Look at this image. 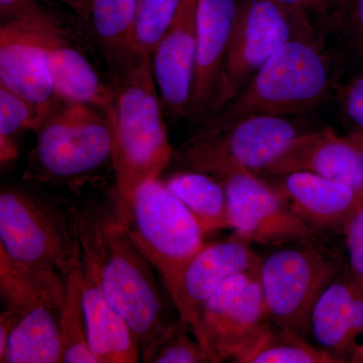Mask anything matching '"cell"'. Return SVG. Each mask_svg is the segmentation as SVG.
<instances>
[{"label": "cell", "instance_id": "7", "mask_svg": "<svg viewBox=\"0 0 363 363\" xmlns=\"http://www.w3.org/2000/svg\"><path fill=\"white\" fill-rule=\"evenodd\" d=\"M345 264L321 238L279 245L260 257V285L272 321L309 338L313 307Z\"/></svg>", "mask_w": 363, "mask_h": 363}, {"label": "cell", "instance_id": "2", "mask_svg": "<svg viewBox=\"0 0 363 363\" xmlns=\"http://www.w3.org/2000/svg\"><path fill=\"white\" fill-rule=\"evenodd\" d=\"M341 72L340 59L325 44L324 35L303 33L283 45L204 126L253 116H302L340 89Z\"/></svg>", "mask_w": 363, "mask_h": 363}, {"label": "cell", "instance_id": "28", "mask_svg": "<svg viewBox=\"0 0 363 363\" xmlns=\"http://www.w3.org/2000/svg\"><path fill=\"white\" fill-rule=\"evenodd\" d=\"M44 117L25 99L0 87V162L2 166L18 157V138L37 131Z\"/></svg>", "mask_w": 363, "mask_h": 363}, {"label": "cell", "instance_id": "9", "mask_svg": "<svg viewBox=\"0 0 363 363\" xmlns=\"http://www.w3.org/2000/svg\"><path fill=\"white\" fill-rule=\"evenodd\" d=\"M311 30H316L305 14L276 0H242L211 116L230 104L283 45Z\"/></svg>", "mask_w": 363, "mask_h": 363}, {"label": "cell", "instance_id": "12", "mask_svg": "<svg viewBox=\"0 0 363 363\" xmlns=\"http://www.w3.org/2000/svg\"><path fill=\"white\" fill-rule=\"evenodd\" d=\"M220 181L228 197L234 238L274 247L322 238L321 233L294 213L266 179L242 172Z\"/></svg>", "mask_w": 363, "mask_h": 363}, {"label": "cell", "instance_id": "13", "mask_svg": "<svg viewBox=\"0 0 363 363\" xmlns=\"http://www.w3.org/2000/svg\"><path fill=\"white\" fill-rule=\"evenodd\" d=\"M259 264L260 257L253 252L252 245L233 235L227 240L205 243L166 291L179 316L187 322L201 344L209 362L213 359L203 333V308L224 281L240 272L257 269Z\"/></svg>", "mask_w": 363, "mask_h": 363}, {"label": "cell", "instance_id": "8", "mask_svg": "<svg viewBox=\"0 0 363 363\" xmlns=\"http://www.w3.org/2000/svg\"><path fill=\"white\" fill-rule=\"evenodd\" d=\"M126 209L133 240L168 290L204 247L206 233L160 178L140 186Z\"/></svg>", "mask_w": 363, "mask_h": 363}, {"label": "cell", "instance_id": "23", "mask_svg": "<svg viewBox=\"0 0 363 363\" xmlns=\"http://www.w3.org/2000/svg\"><path fill=\"white\" fill-rule=\"evenodd\" d=\"M138 0H91L88 25L119 79L138 61L133 33ZM117 80V81H118Z\"/></svg>", "mask_w": 363, "mask_h": 363}, {"label": "cell", "instance_id": "5", "mask_svg": "<svg viewBox=\"0 0 363 363\" xmlns=\"http://www.w3.org/2000/svg\"><path fill=\"white\" fill-rule=\"evenodd\" d=\"M310 128L297 116H253L203 130L174 150L180 169L221 180L235 173L262 174L297 136Z\"/></svg>", "mask_w": 363, "mask_h": 363}, {"label": "cell", "instance_id": "38", "mask_svg": "<svg viewBox=\"0 0 363 363\" xmlns=\"http://www.w3.org/2000/svg\"><path fill=\"white\" fill-rule=\"evenodd\" d=\"M352 363H363V341L360 344L359 348H358L357 353H355L354 357H353Z\"/></svg>", "mask_w": 363, "mask_h": 363}, {"label": "cell", "instance_id": "15", "mask_svg": "<svg viewBox=\"0 0 363 363\" xmlns=\"http://www.w3.org/2000/svg\"><path fill=\"white\" fill-rule=\"evenodd\" d=\"M197 0H184L176 20L150 56L162 106L173 118H189L194 82Z\"/></svg>", "mask_w": 363, "mask_h": 363}, {"label": "cell", "instance_id": "11", "mask_svg": "<svg viewBox=\"0 0 363 363\" xmlns=\"http://www.w3.org/2000/svg\"><path fill=\"white\" fill-rule=\"evenodd\" d=\"M51 14L0 28V87L35 106L44 119L62 104L55 90L51 47L61 30Z\"/></svg>", "mask_w": 363, "mask_h": 363}, {"label": "cell", "instance_id": "6", "mask_svg": "<svg viewBox=\"0 0 363 363\" xmlns=\"http://www.w3.org/2000/svg\"><path fill=\"white\" fill-rule=\"evenodd\" d=\"M0 252L21 266L52 269L65 278L81 267L68 211L23 187L1 189Z\"/></svg>", "mask_w": 363, "mask_h": 363}, {"label": "cell", "instance_id": "22", "mask_svg": "<svg viewBox=\"0 0 363 363\" xmlns=\"http://www.w3.org/2000/svg\"><path fill=\"white\" fill-rule=\"evenodd\" d=\"M66 278L52 269L16 264L0 252V298L4 310L21 317L43 303L63 300Z\"/></svg>", "mask_w": 363, "mask_h": 363}, {"label": "cell", "instance_id": "18", "mask_svg": "<svg viewBox=\"0 0 363 363\" xmlns=\"http://www.w3.org/2000/svg\"><path fill=\"white\" fill-rule=\"evenodd\" d=\"M305 172L363 191V164L357 149L330 128L310 130L297 136L262 178Z\"/></svg>", "mask_w": 363, "mask_h": 363}, {"label": "cell", "instance_id": "33", "mask_svg": "<svg viewBox=\"0 0 363 363\" xmlns=\"http://www.w3.org/2000/svg\"><path fill=\"white\" fill-rule=\"evenodd\" d=\"M342 37L363 61V0H350Z\"/></svg>", "mask_w": 363, "mask_h": 363}, {"label": "cell", "instance_id": "31", "mask_svg": "<svg viewBox=\"0 0 363 363\" xmlns=\"http://www.w3.org/2000/svg\"><path fill=\"white\" fill-rule=\"evenodd\" d=\"M340 116L348 133H363V72L338 91Z\"/></svg>", "mask_w": 363, "mask_h": 363}, {"label": "cell", "instance_id": "21", "mask_svg": "<svg viewBox=\"0 0 363 363\" xmlns=\"http://www.w3.org/2000/svg\"><path fill=\"white\" fill-rule=\"evenodd\" d=\"M64 300L43 303L16 325L1 363H61L60 316Z\"/></svg>", "mask_w": 363, "mask_h": 363}, {"label": "cell", "instance_id": "35", "mask_svg": "<svg viewBox=\"0 0 363 363\" xmlns=\"http://www.w3.org/2000/svg\"><path fill=\"white\" fill-rule=\"evenodd\" d=\"M20 321V317L13 313L2 310L0 313V359L6 354L7 344L14 327Z\"/></svg>", "mask_w": 363, "mask_h": 363}, {"label": "cell", "instance_id": "37", "mask_svg": "<svg viewBox=\"0 0 363 363\" xmlns=\"http://www.w3.org/2000/svg\"><path fill=\"white\" fill-rule=\"evenodd\" d=\"M346 138L352 143L353 147L357 149L358 154L362 157L363 164V133H347Z\"/></svg>", "mask_w": 363, "mask_h": 363}, {"label": "cell", "instance_id": "3", "mask_svg": "<svg viewBox=\"0 0 363 363\" xmlns=\"http://www.w3.org/2000/svg\"><path fill=\"white\" fill-rule=\"evenodd\" d=\"M162 107L150 57L138 59L117 81L116 97L105 109L116 187L125 206L140 186L159 179L173 160Z\"/></svg>", "mask_w": 363, "mask_h": 363}, {"label": "cell", "instance_id": "29", "mask_svg": "<svg viewBox=\"0 0 363 363\" xmlns=\"http://www.w3.org/2000/svg\"><path fill=\"white\" fill-rule=\"evenodd\" d=\"M145 363L209 362L201 344L198 342L187 322L180 316L171 323L143 351Z\"/></svg>", "mask_w": 363, "mask_h": 363}, {"label": "cell", "instance_id": "25", "mask_svg": "<svg viewBox=\"0 0 363 363\" xmlns=\"http://www.w3.org/2000/svg\"><path fill=\"white\" fill-rule=\"evenodd\" d=\"M238 363H341L292 329L274 323Z\"/></svg>", "mask_w": 363, "mask_h": 363}, {"label": "cell", "instance_id": "10", "mask_svg": "<svg viewBox=\"0 0 363 363\" xmlns=\"http://www.w3.org/2000/svg\"><path fill=\"white\" fill-rule=\"evenodd\" d=\"M259 269L227 279L203 308V333L215 363L238 362L272 324Z\"/></svg>", "mask_w": 363, "mask_h": 363}, {"label": "cell", "instance_id": "17", "mask_svg": "<svg viewBox=\"0 0 363 363\" xmlns=\"http://www.w3.org/2000/svg\"><path fill=\"white\" fill-rule=\"evenodd\" d=\"M264 179L294 213L322 234H342L363 201V191L311 173L297 172Z\"/></svg>", "mask_w": 363, "mask_h": 363}, {"label": "cell", "instance_id": "30", "mask_svg": "<svg viewBox=\"0 0 363 363\" xmlns=\"http://www.w3.org/2000/svg\"><path fill=\"white\" fill-rule=\"evenodd\" d=\"M305 14L318 33L342 37L350 0H276Z\"/></svg>", "mask_w": 363, "mask_h": 363}, {"label": "cell", "instance_id": "1", "mask_svg": "<svg viewBox=\"0 0 363 363\" xmlns=\"http://www.w3.org/2000/svg\"><path fill=\"white\" fill-rule=\"evenodd\" d=\"M83 271L128 324L140 354L171 323L168 300L154 267L133 240L116 187L68 210Z\"/></svg>", "mask_w": 363, "mask_h": 363}, {"label": "cell", "instance_id": "24", "mask_svg": "<svg viewBox=\"0 0 363 363\" xmlns=\"http://www.w3.org/2000/svg\"><path fill=\"white\" fill-rule=\"evenodd\" d=\"M164 183L194 215L205 233L230 229L228 197L220 180L203 172L179 169Z\"/></svg>", "mask_w": 363, "mask_h": 363}, {"label": "cell", "instance_id": "14", "mask_svg": "<svg viewBox=\"0 0 363 363\" xmlns=\"http://www.w3.org/2000/svg\"><path fill=\"white\" fill-rule=\"evenodd\" d=\"M241 1L197 0V51L189 118L206 121L213 111Z\"/></svg>", "mask_w": 363, "mask_h": 363}, {"label": "cell", "instance_id": "34", "mask_svg": "<svg viewBox=\"0 0 363 363\" xmlns=\"http://www.w3.org/2000/svg\"><path fill=\"white\" fill-rule=\"evenodd\" d=\"M0 16L4 23L50 16L37 0H0Z\"/></svg>", "mask_w": 363, "mask_h": 363}, {"label": "cell", "instance_id": "36", "mask_svg": "<svg viewBox=\"0 0 363 363\" xmlns=\"http://www.w3.org/2000/svg\"><path fill=\"white\" fill-rule=\"evenodd\" d=\"M62 2L70 7L79 18L88 23L90 14V2L91 0H61Z\"/></svg>", "mask_w": 363, "mask_h": 363}, {"label": "cell", "instance_id": "16", "mask_svg": "<svg viewBox=\"0 0 363 363\" xmlns=\"http://www.w3.org/2000/svg\"><path fill=\"white\" fill-rule=\"evenodd\" d=\"M309 337L320 350L351 362L363 341V286L347 266L318 298L309 320Z\"/></svg>", "mask_w": 363, "mask_h": 363}, {"label": "cell", "instance_id": "26", "mask_svg": "<svg viewBox=\"0 0 363 363\" xmlns=\"http://www.w3.org/2000/svg\"><path fill=\"white\" fill-rule=\"evenodd\" d=\"M62 363H98L88 341L83 269L81 267L66 277V294L60 316Z\"/></svg>", "mask_w": 363, "mask_h": 363}, {"label": "cell", "instance_id": "20", "mask_svg": "<svg viewBox=\"0 0 363 363\" xmlns=\"http://www.w3.org/2000/svg\"><path fill=\"white\" fill-rule=\"evenodd\" d=\"M83 301L88 341L98 363L140 362V346L130 326L84 271Z\"/></svg>", "mask_w": 363, "mask_h": 363}, {"label": "cell", "instance_id": "4", "mask_svg": "<svg viewBox=\"0 0 363 363\" xmlns=\"http://www.w3.org/2000/svg\"><path fill=\"white\" fill-rule=\"evenodd\" d=\"M23 180L77 191L112 168V133L104 109L62 102L40 123Z\"/></svg>", "mask_w": 363, "mask_h": 363}, {"label": "cell", "instance_id": "27", "mask_svg": "<svg viewBox=\"0 0 363 363\" xmlns=\"http://www.w3.org/2000/svg\"><path fill=\"white\" fill-rule=\"evenodd\" d=\"M184 0H138L133 33L136 59L152 56L155 48L176 20Z\"/></svg>", "mask_w": 363, "mask_h": 363}, {"label": "cell", "instance_id": "32", "mask_svg": "<svg viewBox=\"0 0 363 363\" xmlns=\"http://www.w3.org/2000/svg\"><path fill=\"white\" fill-rule=\"evenodd\" d=\"M347 260L346 266L353 278L363 286V201L344 227Z\"/></svg>", "mask_w": 363, "mask_h": 363}, {"label": "cell", "instance_id": "19", "mask_svg": "<svg viewBox=\"0 0 363 363\" xmlns=\"http://www.w3.org/2000/svg\"><path fill=\"white\" fill-rule=\"evenodd\" d=\"M51 69L57 96L63 102L105 109L113 101L116 84L102 79L90 60L60 30L51 47Z\"/></svg>", "mask_w": 363, "mask_h": 363}]
</instances>
